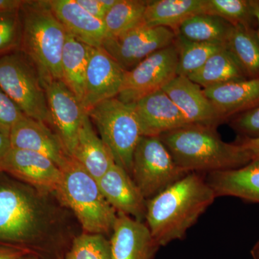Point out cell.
Wrapping results in <instances>:
<instances>
[{
  "mask_svg": "<svg viewBox=\"0 0 259 259\" xmlns=\"http://www.w3.org/2000/svg\"><path fill=\"white\" fill-rule=\"evenodd\" d=\"M54 218L30 186L0 171V243L20 247L41 259H61L49 243Z\"/></svg>",
  "mask_w": 259,
  "mask_h": 259,
  "instance_id": "obj_1",
  "label": "cell"
},
{
  "mask_svg": "<svg viewBox=\"0 0 259 259\" xmlns=\"http://www.w3.org/2000/svg\"><path fill=\"white\" fill-rule=\"evenodd\" d=\"M216 198L201 174H187L148 199L145 220L153 239L160 247L183 239Z\"/></svg>",
  "mask_w": 259,
  "mask_h": 259,
  "instance_id": "obj_2",
  "label": "cell"
},
{
  "mask_svg": "<svg viewBox=\"0 0 259 259\" xmlns=\"http://www.w3.org/2000/svg\"><path fill=\"white\" fill-rule=\"evenodd\" d=\"M159 137L177 164L187 173L235 169L252 161L241 144L225 142L212 126L189 125Z\"/></svg>",
  "mask_w": 259,
  "mask_h": 259,
  "instance_id": "obj_3",
  "label": "cell"
},
{
  "mask_svg": "<svg viewBox=\"0 0 259 259\" xmlns=\"http://www.w3.org/2000/svg\"><path fill=\"white\" fill-rule=\"evenodd\" d=\"M20 49L36 68L42 82L62 80L61 56L67 32L44 1H25L20 9Z\"/></svg>",
  "mask_w": 259,
  "mask_h": 259,
  "instance_id": "obj_4",
  "label": "cell"
},
{
  "mask_svg": "<svg viewBox=\"0 0 259 259\" xmlns=\"http://www.w3.org/2000/svg\"><path fill=\"white\" fill-rule=\"evenodd\" d=\"M61 170L62 179L56 194L74 211L85 233H112L117 212L104 197L97 180L71 156Z\"/></svg>",
  "mask_w": 259,
  "mask_h": 259,
  "instance_id": "obj_5",
  "label": "cell"
},
{
  "mask_svg": "<svg viewBox=\"0 0 259 259\" xmlns=\"http://www.w3.org/2000/svg\"><path fill=\"white\" fill-rule=\"evenodd\" d=\"M87 113L96 125L116 164L131 176L135 149L143 136L133 105L115 97L97 104Z\"/></svg>",
  "mask_w": 259,
  "mask_h": 259,
  "instance_id": "obj_6",
  "label": "cell"
},
{
  "mask_svg": "<svg viewBox=\"0 0 259 259\" xmlns=\"http://www.w3.org/2000/svg\"><path fill=\"white\" fill-rule=\"evenodd\" d=\"M0 88L27 117L52 125L41 79L36 68L21 51L0 56Z\"/></svg>",
  "mask_w": 259,
  "mask_h": 259,
  "instance_id": "obj_7",
  "label": "cell"
},
{
  "mask_svg": "<svg viewBox=\"0 0 259 259\" xmlns=\"http://www.w3.org/2000/svg\"><path fill=\"white\" fill-rule=\"evenodd\" d=\"M159 136H143L133 158L131 177L145 198H153L187 175Z\"/></svg>",
  "mask_w": 259,
  "mask_h": 259,
  "instance_id": "obj_8",
  "label": "cell"
},
{
  "mask_svg": "<svg viewBox=\"0 0 259 259\" xmlns=\"http://www.w3.org/2000/svg\"><path fill=\"white\" fill-rule=\"evenodd\" d=\"M178 58L175 42L153 53L134 69L126 71L117 98L124 103L133 104L163 90L177 76Z\"/></svg>",
  "mask_w": 259,
  "mask_h": 259,
  "instance_id": "obj_9",
  "label": "cell"
},
{
  "mask_svg": "<svg viewBox=\"0 0 259 259\" xmlns=\"http://www.w3.org/2000/svg\"><path fill=\"white\" fill-rule=\"evenodd\" d=\"M175 40L176 33L171 29L141 25L107 37L101 48L124 71H128L153 53L175 44Z\"/></svg>",
  "mask_w": 259,
  "mask_h": 259,
  "instance_id": "obj_10",
  "label": "cell"
},
{
  "mask_svg": "<svg viewBox=\"0 0 259 259\" xmlns=\"http://www.w3.org/2000/svg\"><path fill=\"white\" fill-rule=\"evenodd\" d=\"M42 83L47 95L52 126L71 156L86 111L79 99L62 80H50Z\"/></svg>",
  "mask_w": 259,
  "mask_h": 259,
  "instance_id": "obj_11",
  "label": "cell"
},
{
  "mask_svg": "<svg viewBox=\"0 0 259 259\" xmlns=\"http://www.w3.org/2000/svg\"><path fill=\"white\" fill-rule=\"evenodd\" d=\"M0 171L42 192H57L62 171L50 158L34 151L10 148Z\"/></svg>",
  "mask_w": 259,
  "mask_h": 259,
  "instance_id": "obj_12",
  "label": "cell"
},
{
  "mask_svg": "<svg viewBox=\"0 0 259 259\" xmlns=\"http://www.w3.org/2000/svg\"><path fill=\"white\" fill-rule=\"evenodd\" d=\"M126 71L102 48H93L84 80L81 104L85 111L120 93Z\"/></svg>",
  "mask_w": 259,
  "mask_h": 259,
  "instance_id": "obj_13",
  "label": "cell"
},
{
  "mask_svg": "<svg viewBox=\"0 0 259 259\" xmlns=\"http://www.w3.org/2000/svg\"><path fill=\"white\" fill-rule=\"evenodd\" d=\"M112 259H153L160 246L147 225L117 213L110 240Z\"/></svg>",
  "mask_w": 259,
  "mask_h": 259,
  "instance_id": "obj_14",
  "label": "cell"
},
{
  "mask_svg": "<svg viewBox=\"0 0 259 259\" xmlns=\"http://www.w3.org/2000/svg\"><path fill=\"white\" fill-rule=\"evenodd\" d=\"M97 182L104 197L116 212L144 222L148 200L124 168L115 163Z\"/></svg>",
  "mask_w": 259,
  "mask_h": 259,
  "instance_id": "obj_15",
  "label": "cell"
},
{
  "mask_svg": "<svg viewBox=\"0 0 259 259\" xmlns=\"http://www.w3.org/2000/svg\"><path fill=\"white\" fill-rule=\"evenodd\" d=\"M10 146L40 153L61 168L70 156L57 134L44 122L25 116L10 131Z\"/></svg>",
  "mask_w": 259,
  "mask_h": 259,
  "instance_id": "obj_16",
  "label": "cell"
},
{
  "mask_svg": "<svg viewBox=\"0 0 259 259\" xmlns=\"http://www.w3.org/2000/svg\"><path fill=\"white\" fill-rule=\"evenodd\" d=\"M190 125L215 127L223 120L203 89L188 77L177 76L163 89Z\"/></svg>",
  "mask_w": 259,
  "mask_h": 259,
  "instance_id": "obj_17",
  "label": "cell"
},
{
  "mask_svg": "<svg viewBox=\"0 0 259 259\" xmlns=\"http://www.w3.org/2000/svg\"><path fill=\"white\" fill-rule=\"evenodd\" d=\"M131 105L139 119L143 136H159L190 125L163 90L143 97Z\"/></svg>",
  "mask_w": 259,
  "mask_h": 259,
  "instance_id": "obj_18",
  "label": "cell"
},
{
  "mask_svg": "<svg viewBox=\"0 0 259 259\" xmlns=\"http://www.w3.org/2000/svg\"><path fill=\"white\" fill-rule=\"evenodd\" d=\"M47 3L68 33L90 47H102L107 38L103 20L90 15L76 0H47Z\"/></svg>",
  "mask_w": 259,
  "mask_h": 259,
  "instance_id": "obj_19",
  "label": "cell"
},
{
  "mask_svg": "<svg viewBox=\"0 0 259 259\" xmlns=\"http://www.w3.org/2000/svg\"><path fill=\"white\" fill-rule=\"evenodd\" d=\"M206 180L217 197H238L259 203V158L241 168L209 173Z\"/></svg>",
  "mask_w": 259,
  "mask_h": 259,
  "instance_id": "obj_20",
  "label": "cell"
},
{
  "mask_svg": "<svg viewBox=\"0 0 259 259\" xmlns=\"http://www.w3.org/2000/svg\"><path fill=\"white\" fill-rule=\"evenodd\" d=\"M203 91L223 120L259 105V77L229 81Z\"/></svg>",
  "mask_w": 259,
  "mask_h": 259,
  "instance_id": "obj_21",
  "label": "cell"
},
{
  "mask_svg": "<svg viewBox=\"0 0 259 259\" xmlns=\"http://www.w3.org/2000/svg\"><path fill=\"white\" fill-rule=\"evenodd\" d=\"M71 157L97 181L115 163L110 149L94 131L87 112Z\"/></svg>",
  "mask_w": 259,
  "mask_h": 259,
  "instance_id": "obj_22",
  "label": "cell"
},
{
  "mask_svg": "<svg viewBox=\"0 0 259 259\" xmlns=\"http://www.w3.org/2000/svg\"><path fill=\"white\" fill-rule=\"evenodd\" d=\"M203 13L207 14V0L148 1L142 25L164 27L176 33L186 20Z\"/></svg>",
  "mask_w": 259,
  "mask_h": 259,
  "instance_id": "obj_23",
  "label": "cell"
},
{
  "mask_svg": "<svg viewBox=\"0 0 259 259\" xmlns=\"http://www.w3.org/2000/svg\"><path fill=\"white\" fill-rule=\"evenodd\" d=\"M92 49L93 48L67 32L61 56L62 81L81 102Z\"/></svg>",
  "mask_w": 259,
  "mask_h": 259,
  "instance_id": "obj_24",
  "label": "cell"
},
{
  "mask_svg": "<svg viewBox=\"0 0 259 259\" xmlns=\"http://www.w3.org/2000/svg\"><path fill=\"white\" fill-rule=\"evenodd\" d=\"M226 47L248 79L259 77V38L251 27L232 25Z\"/></svg>",
  "mask_w": 259,
  "mask_h": 259,
  "instance_id": "obj_25",
  "label": "cell"
},
{
  "mask_svg": "<svg viewBox=\"0 0 259 259\" xmlns=\"http://www.w3.org/2000/svg\"><path fill=\"white\" fill-rule=\"evenodd\" d=\"M188 78L203 89L248 79L226 47L211 56L200 69Z\"/></svg>",
  "mask_w": 259,
  "mask_h": 259,
  "instance_id": "obj_26",
  "label": "cell"
},
{
  "mask_svg": "<svg viewBox=\"0 0 259 259\" xmlns=\"http://www.w3.org/2000/svg\"><path fill=\"white\" fill-rule=\"evenodd\" d=\"M231 26L219 17L203 13L186 20L177 30L176 35L190 41L226 44Z\"/></svg>",
  "mask_w": 259,
  "mask_h": 259,
  "instance_id": "obj_27",
  "label": "cell"
},
{
  "mask_svg": "<svg viewBox=\"0 0 259 259\" xmlns=\"http://www.w3.org/2000/svg\"><path fill=\"white\" fill-rule=\"evenodd\" d=\"M148 1L117 0L103 19L107 37H112L142 25Z\"/></svg>",
  "mask_w": 259,
  "mask_h": 259,
  "instance_id": "obj_28",
  "label": "cell"
},
{
  "mask_svg": "<svg viewBox=\"0 0 259 259\" xmlns=\"http://www.w3.org/2000/svg\"><path fill=\"white\" fill-rule=\"evenodd\" d=\"M175 42L179 54L177 74L185 77L200 69L211 56L226 48L223 42L190 41L177 35Z\"/></svg>",
  "mask_w": 259,
  "mask_h": 259,
  "instance_id": "obj_29",
  "label": "cell"
},
{
  "mask_svg": "<svg viewBox=\"0 0 259 259\" xmlns=\"http://www.w3.org/2000/svg\"><path fill=\"white\" fill-rule=\"evenodd\" d=\"M207 14L219 17L232 25L250 27L255 20L253 1L248 0H207Z\"/></svg>",
  "mask_w": 259,
  "mask_h": 259,
  "instance_id": "obj_30",
  "label": "cell"
},
{
  "mask_svg": "<svg viewBox=\"0 0 259 259\" xmlns=\"http://www.w3.org/2000/svg\"><path fill=\"white\" fill-rule=\"evenodd\" d=\"M65 259H112L110 241L104 235L83 233L75 238Z\"/></svg>",
  "mask_w": 259,
  "mask_h": 259,
  "instance_id": "obj_31",
  "label": "cell"
},
{
  "mask_svg": "<svg viewBox=\"0 0 259 259\" xmlns=\"http://www.w3.org/2000/svg\"><path fill=\"white\" fill-rule=\"evenodd\" d=\"M22 23L20 10L0 12V54L20 48Z\"/></svg>",
  "mask_w": 259,
  "mask_h": 259,
  "instance_id": "obj_32",
  "label": "cell"
},
{
  "mask_svg": "<svg viewBox=\"0 0 259 259\" xmlns=\"http://www.w3.org/2000/svg\"><path fill=\"white\" fill-rule=\"evenodd\" d=\"M25 116L16 103L0 88V132L9 136L15 124Z\"/></svg>",
  "mask_w": 259,
  "mask_h": 259,
  "instance_id": "obj_33",
  "label": "cell"
},
{
  "mask_svg": "<svg viewBox=\"0 0 259 259\" xmlns=\"http://www.w3.org/2000/svg\"><path fill=\"white\" fill-rule=\"evenodd\" d=\"M233 128L243 135V139L259 138V105L242 112L232 122Z\"/></svg>",
  "mask_w": 259,
  "mask_h": 259,
  "instance_id": "obj_34",
  "label": "cell"
},
{
  "mask_svg": "<svg viewBox=\"0 0 259 259\" xmlns=\"http://www.w3.org/2000/svg\"><path fill=\"white\" fill-rule=\"evenodd\" d=\"M117 0H76L83 8L97 19L103 20L108 10L117 3Z\"/></svg>",
  "mask_w": 259,
  "mask_h": 259,
  "instance_id": "obj_35",
  "label": "cell"
},
{
  "mask_svg": "<svg viewBox=\"0 0 259 259\" xmlns=\"http://www.w3.org/2000/svg\"><path fill=\"white\" fill-rule=\"evenodd\" d=\"M28 254L34 253L20 247L0 243V259H20Z\"/></svg>",
  "mask_w": 259,
  "mask_h": 259,
  "instance_id": "obj_36",
  "label": "cell"
},
{
  "mask_svg": "<svg viewBox=\"0 0 259 259\" xmlns=\"http://www.w3.org/2000/svg\"><path fill=\"white\" fill-rule=\"evenodd\" d=\"M239 144L250 153L253 160L259 158V138L258 139H243Z\"/></svg>",
  "mask_w": 259,
  "mask_h": 259,
  "instance_id": "obj_37",
  "label": "cell"
},
{
  "mask_svg": "<svg viewBox=\"0 0 259 259\" xmlns=\"http://www.w3.org/2000/svg\"><path fill=\"white\" fill-rule=\"evenodd\" d=\"M24 0H0V12L20 10Z\"/></svg>",
  "mask_w": 259,
  "mask_h": 259,
  "instance_id": "obj_38",
  "label": "cell"
},
{
  "mask_svg": "<svg viewBox=\"0 0 259 259\" xmlns=\"http://www.w3.org/2000/svg\"><path fill=\"white\" fill-rule=\"evenodd\" d=\"M10 148L11 146H10L9 136L0 132V163L3 161Z\"/></svg>",
  "mask_w": 259,
  "mask_h": 259,
  "instance_id": "obj_39",
  "label": "cell"
},
{
  "mask_svg": "<svg viewBox=\"0 0 259 259\" xmlns=\"http://www.w3.org/2000/svg\"><path fill=\"white\" fill-rule=\"evenodd\" d=\"M250 253L253 259H259V238L250 250Z\"/></svg>",
  "mask_w": 259,
  "mask_h": 259,
  "instance_id": "obj_40",
  "label": "cell"
},
{
  "mask_svg": "<svg viewBox=\"0 0 259 259\" xmlns=\"http://www.w3.org/2000/svg\"><path fill=\"white\" fill-rule=\"evenodd\" d=\"M253 13L255 20H257L258 24V36L259 38V1H253Z\"/></svg>",
  "mask_w": 259,
  "mask_h": 259,
  "instance_id": "obj_41",
  "label": "cell"
},
{
  "mask_svg": "<svg viewBox=\"0 0 259 259\" xmlns=\"http://www.w3.org/2000/svg\"><path fill=\"white\" fill-rule=\"evenodd\" d=\"M20 259H41L39 258L37 255L35 254H28L25 255V256L22 257Z\"/></svg>",
  "mask_w": 259,
  "mask_h": 259,
  "instance_id": "obj_42",
  "label": "cell"
}]
</instances>
